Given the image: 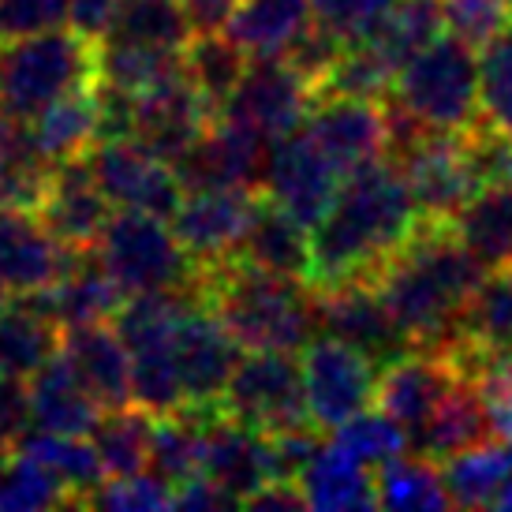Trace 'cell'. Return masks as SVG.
<instances>
[{"instance_id": "obj_38", "label": "cell", "mask_w": 512, "mask_h": 512, "mask_svg": "<svg viewBox=\"0 0 512 512\" xmlns=\"http://www.w3.org/2000/svg\"><path fill=\"white\" fill-rule=\"evenodd\" d=\"M378 509L423 512V509H449V490L441 479V464L419 453H404L374 471Z\"/></svg>"}, {"instance_id": "obj_16", "label": "cell", "mask_w": 512, "mask_h": 512, "mask_svg": "<svg viewBox=\"0 0 512 512\" xmlns=\"http://www.w3.org/2000/svg\"><path fill=\"white\" fill-rule=\"evenodd\" d=\"M303 128L341 176L389 157V120L382 101L318 94Z\"/></svg>"}, {"instance_id": "obj_23", "label": "cell", "mask_w": 512, "mask_h": 512, "mask_svg": "<svg viewBox=\"0 0 512 512\" xmlns=\"http://www.w3.org/2000/svg\"><path fill=\"white\" fill-rule=\"evenodd\" d=\"M228 498L243 509V501L270 483V456H266V434L243 427L214 408L210 430H206V471Z\"/></svg>"}, {"instance_id": "obj_17", "label": "cell", "mask_w": 512, "mask_h": 512, "mask_svg": "<svg viewBox=\"0 0 512 512\" xmlns=\"http://www.w3.org/2000/svg\"><path fill=\"white\" fill-rule=\"evenodd\" d=\"M270 143L247 128L217 116L172 169L184 191H217V187H251L262 191Z\"/></svg>"}, {"instance_id": "obj_26", "label": "cell", "mask_w": 512, "mask_h": 512, "mask_svg": "<svg viewBox=\"0 0 512 512\" xmlns=\"http://www.w3.org/2000/svg\"><path fill=\"white\" fill-rule=\"evenodd\" d=\"M27 389H30V427L38 430L90 438V430L98 427L101 412H105L98 400L86 393V385L79 382V374H75V367L68 363L64 352H57L38 374H30Z\"/></svg>"}, {"instance_id": "obj_29", "label": "cell", "mask_w": 512, "mask_h": 512, "mask_svg": "<svg viewBox=\"0 0 512 512\" xmlns=\"http://www.w3.org/2000/svg\"><path fill=\"white\" fill-rule=\"evenodd\" d=\"M64 329L38 296H12L0 314V374L30 378L60 352Z\"/></svg>"}, {"instance_id": "obj_10", "label": "cell", "mask_w": 512, "mask_h": 512, "mask_svg": "<svg viewBox=\"0 0 512 512\" xmlns=\"http://www.w3.org/2000/svg\"><path fill=\"white\" fill-rule=\"evenodd\" d=\"M299 367H303V385H307V412L322 434L374 408L378 367L337 337H326V333L314 337L299 352Z\"/></svg>"}, {"instance_id": "obj_25", "label": "cell", "mask_w": 512, "mask_h": 512, "mask_svg": "<svg viewBox=\"0 0 512 512\" xmlns=\"http://www.w3.org/2000/svg\"><path fill=\"white\" fill-rule=\"evenodd\" d=\"M240 262L258 266V270L296 277L311 285V228L281 210L273 199L258 195L255 217L243 232V243L236 251Z\"/></svg>"}, {"instance_id": "obj_36", "label": "cell", "mask_w": 512, "mask_h": 512, "mask_svg": "<svg viewBox=\"0 0 512 512\" xmlns=\"http://www.w3.org/2000/svg\"><path fill=\"white\" fill-rule=\"evenodd\" d=\"M512 475V441L494 438L475 449L449 456L441 464V479L456 509H490L505 479Z\"/></svg>"}, {"instance_id": "obj_55", "label": "cell", "mask_w": 512, "mask_h": 512, "mask_svg": "<svg viewBox=\"0 0 512 512\" xmlns=\"http://www.w3.org/2000/svg\"><path fill=\"white\" fill-rule=\"evenodd\" d=\"M172 509H206V512H217V509H236V501L228 498V494L217 483H210L206 475H199V479H191V483L176 486V494H172Z\"/></svg>"}, {"instance_id": "obj_45", "label": "cell", "mask_w": 512, "mask_h": 512, "mask_svg": "<svg viewBox=\"0 0 512 512\" xmlns=\"http://www.w3.org/2000/svg\"><path fill=\"white\" fill-rule=\"evenodd\" d=\"M53 169L27 135V124H23V139L0 154V210H42L45 191H49V180H53Z\"/></svg>"}, {"instance_id": "obj_50", "label": "cell", "mask_w": 512, "mask_h": 512, "mask_svg": "<svg viewBox=\"0 0 512 512\" xmlns=\"http://www.w3.org/2000/svg\"><path fill=\"white\" fill-rule=\"evenodd\" d=\"M344 45H348L344 34H337L333 27L311 19V27L303 30L296 42L281 53V57H285L288 64H292V68H296V72L314 86V94H318V86L326 83V75L333 72V64L341 60Z\"/></svg>"}, {"instance_id": "obj_7", "label": "cell", "mask_w": 512, "mask_h": 512, "mask_svg": "<svg viewBox=\"0 0 512 512\" xmlns=\"http://www.w3.org/2000/svg\"><path fill=\"white\" fill-rule=\"evenodd\" d=\"M217 412L236 419L258 434L292 427H314L307 412V385L296 352L277 348H251L243 352L225 393L217 400Z\"/></svg>"}, {"instance_id": "obj_12", "label": "cell", "mask_w": 512, "mask_h": 512, "mask_svg": "<svg viewBox=\"0 0 512 512\" xmlns=\"http://www.w3.org/2000/svg\"><path fill=\"white\" fill-rule=\"evenodd\" d=\"M243 348L199 296L187 303L172 337V359L184 389V408H217Z\"/></svg>"}, {"instance_id": "obj_2", "label": "cell", "mask_w": 512, "mask_h": 512, "mask_svg": "<svg viewBox=\"0 0 512 512\" xmlns=\"http://www.w3.org/2000/svg\"><path fill=\"white\" fill-rule=\"evenodd\" d=\"M486 270L464 251L449 225H423L374 273V288L412 348L449 352L460 314Z\"/></svg>"}, {"instance_id": "obj_58", "label": "cell", "mask_w": 512, "mask_h": 512, "mask_svg": "<svg viewBox=\"0 0 512 512\" xmlns=\"http://www.w3.org/2000/svg\"><path fill=\"white\" fill-rule=\"evenodd\" d=\"M19 139H23V120H15V116L0 109V154H8Z\"/></svg>"}, {"instance_id": "obj_1", "label": "cell", "mask_w": 512, "mask_h": 512, "mask_svg": "<svg viewBox=\"0 0 512 512\" xmlns=\"http://www.w3.org/2000/svg\"><path fill=\"white\" fill-rule=\"evenodd\" d=\"M415 228L419 210L393 157H378L341 176L329 210L311 228V288L374 281Z\"/></svg>"}, {"instance_id": "obj_14", "label": "cell", "mask_w": 512, "mask_h": 512, "mask_svg": "<svg viewBox=\"0 0 512 512\" xmlns=\"http://www.w3.org/2000/svg\"><path fill=\"white\" fill-rule=\"evenodd\" d=\"M337 187H341V172L329 165V157L314 146L303 124L270 143L262 195L288 210L296 221H303L307 228L318 225V217L329 210Z\"/></svg>"}, {"instance_id": "obj_52", "label": "cell", "mask_w": 512, "mask_h": 512, "mask_svg": "<svg viewBox=\"0 0 512 512\" xmlns=\"http://www.w3.org/2000/svg\"><path fill=\"white\" fill-rule=\"evenodd\" d=\"M311 8L318 23H326L352 42V38H363L393 8V0H311Z\"/></svg>"}, {"instance_id": "obj_32", "label": "cell", "mask_w": 512, "mask_h": 512, "mask_svg": "<svg viewBox=\"0 0 512 512\" xmlns=\"http://www.w3.org/2000/svg\"><path fill=\"white\" fill-rule=\"evenodd\" d=\"M12 453H23V456H30V460H38V464L68 490L72 509H86L90 494L105 483V468H101L94 441L79 438V434H53V430L30 427L23 438L15 441Z\"/></svg>"}, {"instance_id": "obj_28", "label": "cell", "mask_w": 512, "mask_h": 512, "mask_svg": "<svg viewBox=\"0 0 512 512\" xmlns=\"http://www.w3.org/2000/svg\"><path fill=\"white\" fill-rule=\"evenodd\" d=\"M449 228L483 270L512 266V180L479 187L453 214Z\"/></svg>"}, {"instance_id": "obj_24", "label": "cell", "mask_w": 512, "mask_h": 512, "mask_svg": "<svg viewBox=\"0 0 512 512\" xmlns=\"http://www.w3.org/2000/svg\"><path fill=\"white\" fill-rule=\"evenodd\" d=\"M494 419L486 412V400L479 393V385L471 378H456L449 385V393L438 400V408L430 412V419L419 427V434H412L408 449H415L419 456H427L434 464H445L449 456L475 449L483 441H494Z\"/></svg>"}, {"instance_id": "obj_61", "label": "cell", "mask_w": 512, "mask_h": 512, "mask_svg": "<svg viewBox=\"0 0 512 512\" xmlns=\"http://www.w3.org/2000/svg\"><path fill=\"white\" fill-rule=\"evenodd\" d=\"M509 4H512V0H509Z\"/></svg>"}, {"instance_id": "obj_15", "label": "cell", "mask_w": 512, "mask_h": 512, "mask_svg": "<svg viewBox=\"0 0 512 512\" xmlns=\"http://www.w3.org/2000/svg\"><path fill=\"white\" fill-rule=\"evenodd\" d=\"M262 191L251 187H217V191H184V199L169 217L176 240L184 243V251L199 270L221 266L228 258H236L243 243V232L251 225Z\"/></svg>"}, {"instance_id": "obj_41", "label": "cell", "mask_w": 512, "mask_h": 512, "mask_svg": "<svg viewBox=\"0 0 512 512\" xmlns=\"http://www.w3.org/2000/svg\"><path fill=\"white\" fill-rule=\"evenodd\" d=\"M251 57L243 53L240 42H232L225 30L217 34H191V42L184 45V72L187 79L199 86V94L217 113L228 101V94L236 90V83L243 79Z\"/></svg>"}, {"instance_id": "obj_51", "label": "cell", "mask_w": 512, "mask_h": 512, "mask_svg": "<svg viewBox=\"0 0 512 512\" xmlns=\"http://www.w3.org/2000/svg\"><path fill=\"white\" fill-rule=\"evenodd\" d=\"M68 23V0H0V42Z\"/></svg>"}, {"instance_id": "obj_35", "label": "cell", "mask_w": 512, "mask_h": 512, "mask_svg": "<svg viewBox=\"0 0 512 512\" xmlns=\"http://www.w3.org/2000/svg\"><path fill=\"white\" fill-rule=\"evenodd\" d=\"M453 344H468L483 356H512V266L486 270L460 314Z\"/></svg>"}, {"instance_id": "obj_56", "label": "cell", "mask_w": 512, "mask_h": 512, "mask_svg": "<svg viewBox=\"0 0 512 512\" xmlns=\"http://www.w3.org/2000/svg\"><path fill=\"white\" fill-rule=\"evenodd\" d=\"M243 509H255V512H299L307 509V498L299 483H285V479H273L262 490H255L251 498L243 501Z\"/></svg>"}, {"instance_id": "obj_8", "label": "cell", "mask_w": 512, "mask_h": 512, "mask_svg": "<svg viewBox=\"0 0 512 512\" xmlns=\"http://www.w3.org/2000/svg\"><path fill=\"white\" fill-rule=\"evenodd\" d=\"M389 157L404 169V180H408L423 225H449L456 210L483 187L475 176L464 135L419 131Z\"/></svg>"}, {"instance_id": "obj_53", "label": "cell", "mask_w": 512, "mask_h": 512, "mask_svg": "<svg viewBox=\"0 0 512 512\" xmlns=\"http://www.w3.org/2000/svg\"><path fill=\"white\" fill-rule=\"evenodd\" d=\"M30 430V389L27 378L0 374V453H12L15 441Z\"/></svg>"}, {"instance_id": "obj_6", "label": "cell", "mask_w": 512, "mask_h": 512, "mask_svg": "<svg viewBox=\"0 0 512 512\" xmlns=\"http://www.w3.org/2000/svg\"><path fill=\"white\" fill-rule=\"evenodd\" d=\"M94 251L124 299L143 292H199V262L187 255L165 217L116 210Z\"/></svg>"}, {"instance_id": "obj_21", "label": "cell", "mask_w": 512, "mask_h": 512, "mask_svg": "<svg viewBox=\"0 0 512 512\" xmlns=\"http://www.w3.org/2000/svg\"><path fill=\"white\" fill-rule=\"evenodd\" d=\"M38 217L49 225V232L60 243H68L75 251L98 243L101 228L109 225V217H113V202L105 199V191L94 180L90 157H68L53 169V180H49V191H45Z\"/></svg>"}, {"instance_id": "obj_39", "label": "cell", "mask_w": 512, "mask_h": 512, "mask_svg": "<svg viewBox=\"0 0 512 512\" xmlns=\"http://www.w3.org/2000/svg\"><path fill=\"white\" fill-rule=\"evenodd\" d=\"M441 0H393V8L363 34L378 53L400 72L404 60H412L423 45L441 34Z\"/></svg>"}, {"instance_id": "obj_60", "label": "cell", "mask_w": 512, "mask_h": 512, "mask_svg": "<svg viewBox=\"0 0 512 512\" xmlns=\"http://www.w3.org/2000/svg\"><path fill=\"white\" fill-rule=\"evenodd\" d=\"M8 303H12V296H8L4 288H0V314H4V307H8Z\"/></svg>"}, {"instance_id": "obj_19", "label": "cell", "mask_w": 512, "mask_h": 512, "mask_svg": "<svg viewBox=\"0 0 512 512\" xmlns=\"http://www.w3.org/2000/svg\"><path fill=\"white\" fill-rule=\"evenodd\" d=\"M75 247L60 243L34 210H0V288L38 296L68 273Z\"/></svg>"}, {"instance_id": "obj_34", "label": "cell", "mask_w": 512, "mask_h": 512, "mask_svg": "<svg viewBox=\"0 0 512 512\" xmlns=\"http://www.w3.org/2000/svg\"><path fill=\"white\" fill-rule=\"evenodd\" d=\"M311 19V0H240L225 34L243 45L247 57H281Z\"/></svg>"}, {"instance_id": "obj_40", "label": "cell", "mask_w": 512, "mask_h": 512, "mask_svg": "<svg viewBox=\"0 0 512 512\" xmlns=\"http://www.w3.org/2000/svg\"><path fill=\"white\" fill-rule=\"evenodd\" d=\"M184 72V49L165 45H131V42H98V79L113 83L128 94H143Z\"/></svg>"}, {"instance_id": "obj_30", "label": "cell", "mask_w": 512, "mask_h": 512, "mask_svg": "<svg viewBox=\"0 0 512 512\" xmlns=\"http://www.w3.org/2000/svg\"><path fill=\"white\" fill-rule=\"evenodd\" d=\"M214 408H176V412L154 415V438H150V460L146 471L165 479L176 494V486L199 479L206 471V430H210Z\"/></svg>"}, {"instance_id": "obj_20", "label": "cell", "mask_w": 512, "mask_h": 512, "mask_svg": "<svg viewBox=\"0 0 512 512\" xmlns=\"http://www.w3.org/2000/svg\"><path fill=\"white\" fill-rule=\"evenodd\" d=\"M460 374L441 352H427V348H412L397 356L393 363H385L378 370L374 382V408H382L385 415H393L400 427L412 434H419V427L430 419V412L438 408V400L449 393V385Z\"/></svg>"}, {"instance_id": "obj_49", "label": "cell", "mask_w": 512, "mask_h": 512, "mask_svg": "<svg viewBox=\"0 0 512 512\" xmlns=\"http://www.w3.org/2000/svg\"><path fill=\"white\" fill-rule=\"evenodd\" d=\"M86 509H116V512L172 509V486L165 483V479H157L154 471H139V475L105 479V483L90 494Z\"/></svg>"}, {"instance_id": "obj_48", "label": "cell", "mask_w": 512, "mask_h": 512, "mask_svg": "<svg viewBox=\"0 0 512 512\" xmlns=\"http://www.w3.org/2000/svg\"><path fill=\"white\" fill-rule=\"evenodd\" d=\"M441 19H445V30L460 42L483 49L501 30L512 27V4L509 0H441Z\"/></svg>"}, {"instance_id": "obj_27", "label": "cell", "mask_w": 512, "mask_h": 512, "mask_svg": "<svg viewBox=\"0 0 512 512\" xmlns=\"http://www.w3.org/2000/svg\"><path fill=\"white\" fill-rule=\"evenodd\" d=\"M38 299L60 322V329H75L94 326V322H113L120 303H124V292L116 288L109 270L101 266L98 251L83 247V251H75L68 273L53 288L38 292Z\"/></svg>"}, {"instance_id": "obj_9", "label": "cell", "mask_w": 512, "mask_h": 512, "mask_svg": "<svg viewBox=\"0 0 512 512\" xmlns=\"http://www.w3.org/2000/svg\"><path fill=\"white\" fill-rule=\"evenodd\" d=\"M94 180L113 202V210H139L169 221L184 199V184L165 157H157L135 135L128 139H98L86 150Z\"/></svg>"}, {"instance_id": "obj_54", "label": "cell", "mask_w": 512, "mask_h": 512, "mask_svg": "<svg viewBox=\"0 0 512 512\" xmlns=\"http://www.w3.org/2000/svg\"><path fill=\"white\" fill-rule=\"evenodd\" d=\"M184 4V15L191 23V34H217V30H228L232 15L240 8V0H180Z\"/></svg>"}, {"instance_id": "obj_4", "label": "cell", "mask_w": 512, "mask_h": 512, "mask_svg": "<svg viewBox=\"0 0 512 512\" xmlns=\"http://www.w3.org/2000/svg\"><path fill=\"white\" fill-rule=\"evenodd\" d=\"M90 83H98V38L72 23L0 42V109L15 120H30Z\"/></svg>"}, {"instance_id": "obj_5", "label": "cell", "mask_w": 512, "mask_h": 512, "mask_svg": "<svg viewBox=\"0 0 512 512\" xmlns=\"http://www.w3.org/2000/svg\"><path fill=\"white\" fill-rule=\"evenodd\" d=\"M389 98L427 131L464 135L479 128V49L456 34H438L400 64Z\"/></svg>"}, {"instance_id": "obj_33", "label": "cell", "mask_w": 512, "mask_h": 512, "mask_svg": "<svg viewBox=\"0 0 512 512\" xmlns=\"http://www.w3.org/2000/svg\"><path fill=\"white\" fill-rule=\"evenodd\" d=\"M23 124H27L34 150L49 165H60L68 157L86 154L90 146L98 143V83L53 101L49 109H42V113L23 120Z\"/></svg>"}, {"instance_id": "obj_46", "label": "cell", "mask_w": 512, "mask_h": 512, "mask_svg": "<svg viewBox=\"0 0 512 512\" xmlns=\"http://www.w3.org/2000/svg\"><path fill=\"white\" fill-rule=\"evenodd\" d=\"M333 441L374 471L408 453V430L400 427L393 415H385L382 408H367V412L352 415L348 423L333 430Z\"/></svg>"}, {"instance_id": "obj_44", "label": "cell", "mask_w": 512, "mask_h": 512, "mask_svg": "<svg viewBox=\"0 0 512 512\" xmlns=\"http://www.w3.org/2000/svg\"><path fill=\"white\" fill-rule=\"evenodd\" d=\"M479 116L490 131L512 139V27L479 49Z\"/></svg>"}, {"instance_id": "obj_59", "label": "cell", "mask_w": 512, "mask_h": 512, "mask_svg": "<svg viewBox=\"0 0 512 512\" xmlns=\"http://www.w3.org/2000/svg\"><path fill=\"white\" fill-rule=\"evenodd\" d=\"M490 509H512V475L505 479V486L498 490V498H494V505Z\"/></svg>"}, {"instance_id": "obj_11", "label": "cell", "mask_w": 512, "mask_h": 512, "mask_svg": "<svg viewBox=\"0 0 512 512\" xmlns=\"http://www.w3.org/2000/svg\"><path fill=\"white\" fill-rule=\"evenodd\" d=\"M314 105V86L285 57H251L243 79L221 105V120H232L258 139H281L296 131Z\"/></svg>"}, {"instance_id": "obj_13", "label": "cell", "mask_w": 512, "mask_h": 512, "mask_svg": "<svg viewBox=\"0 0 512 512\" xmlns=\"http://www.w3.org/2000/svg\"><path fill=\"white\" fill-rule=\"evenodd\" d=\"M314 307H318V329L326 337H337L348 348L363 352L378 370L404 352H412V344L393 322L374 281H344L333 288H314Z\"/></svg>"}, {"instance_id": "obj_22", "label": "cell", "mask_w": 512, "mask_h": 512, "mask_svg": "<svg viewBox=\"0 0 512 512\" xmlns=\"http://www.w3.org/2000/svg\"><path fill=\"white\" fill-rule=\"evenodd\" d=\"M60 352L68 356L79 382L86 385V393L98 400L105 412L135 404V397H131V352L113 322L64 329Z\"/></svg>"}, {"instance_id": "obj_42", "label": "cell", "mask_w": 512, "mask_h": 512, "mask_svg": "<svg viewBox=\"0 0 512 512\" xmlns=\"http://www.w3.org/2000/svg\"><path fill=\"white\" fill-rule=\"evenodd\" d=\"M98 42L184 49L191 42V23L184 15V4H176V0H120L113 23Z\"/></svg>"}, {"instance_id": "obj_31", "label": "cell", "mask_w": 512, "mask_h": 512, "mask_svg": "<svg viewBox=\"0 0 512 512\" xmlns=\"http://www.w3.org/2000/svg\"><path fill=\"white\" fill-rule=\"evenodd\" d=\"M307 509H378L374 468L359 464L337 441H322L307 471L299 475Z\"/></svg>"}, {"instance_id": "obj_57", "label": "cell", "mask_w": 512, "mask_h": 512, "mask_svg": "<svg viewBox=\"0 0 512 512\" xmlns=\"http://www.w3.org/2000/svg\"><path fill=\"white\" fill-rule=\"evenodd\" d=\"M120 0H68V23L90 38H101L113 23Z\"/></svg>"}, {"instance_id": "obj_47", "label": "cell", "mask_w": 512, "mask_h": 512, "mask_svg": "<svg viewBox=\"0 0 512 512\" xmlns=\"http://www.w3.org/2000/svg\"><path fill=\"white\" fill-rule=\"evenodd\" d=\"M0 509H12V512L72 509V501H68V490L38 460L12 453L8 464H0Z\"/></svg>"}, {"instance_id": "obj_18", "label": "cell", "mask_w": 512, "mask_h": 512, "mask_svg": "<svg viewBox=\"0 0 512 512\" xmlns=\"http://www.w3.org/2000/svg\"><path fill=\"white\" fill-rule=\"evenodd\" d=\"M214 120L217 109L202 98L187 72L135 94V139L150 146L157 157H165L169 165H176Z\"/></svg>"}, {"instance_id": "obj_37", "label": "cell", "mask_w": 512, "mask_h": 512, "mask_svg": "<svg viewBox=\"0 0 512 512\" xmlns=\"http://www.w3.org/2000/svg\"><path fill=\"white\" fill-rule=\"evenodd\" d=\"M150 438H154V412H146L139 404H124V408L101 412L98 427L90 430V441L98 449L105 479L146 471Z\"/></svg>"}, {"instance_id": "obj_3", "label": "cell", "mask_w": 512, "mask_h": 512, "mask_svg": "<svg viewBox=\"0 0 512 512\" xmlns=\"http://www.w3.org/2000/svg\"><path fill=\"white\" fill-rule=\"evenodd\" d=\"M199 299L225 322L243 352L277 348L299 356L318 333L314 288L307 281L258 270L240 258L199 270Z\"/></svg>"}, {"instance_id": "obj_43", "label": "cell", "mask_w": 512, "mask_h": 512, "mask_svg": "<svg viewBox=\"0 0 512 512\" xmlns=\"http://www.w3.org/2000/svg\"><path fill=\"white\" fill-rule=\"evenodd\" d=\"M397 83V68L367 42V38H352L344 45L341 60L333 64L326 83L318 86V94H344V98H370L382 101ZM314 94V98H318Z\"/></svg>"}]
</instances>
